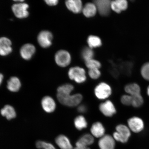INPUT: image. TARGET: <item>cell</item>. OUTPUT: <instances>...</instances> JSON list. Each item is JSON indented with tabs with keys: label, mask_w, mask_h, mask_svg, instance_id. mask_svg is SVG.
I'll list each match as a JSON object with an SVG mask.
<instances>
[{
	"label": "cell",
	"mask_w": 149,
	"mask_h": 149,
	"mask_svg": "<svg viewBox=\"0 0 149 149\" xmlns=\"http://www.w3.org/2000/svg\"><path fill=\"white\" fill-rule=\"evenodd\" d=\"M41 103L43 109L46 112L51 113L55 111L56 108V102L51 97H44L42 99Z\"/></svg>",
	"instance_id": "cell-14"
},
{
	"label": "cell",
	"mask_w": 149,
	"mask_h": 149,
	"mask_svg": "<svg viewBox=\"0 0 149 149\" xmlns=\"http://www.w3.org/2000/svg\"><path fill=\"white\" fill-rule=\"evenodd\" d=\"M29 7V5L26 3H20L13 5L12 9L16 17L24 18L29 16V13L27 10Z\"/></svg>",
	"instance_id": "cell-8"
},
{
	"label": "cell",
	"mask_w": 149,
	"mask_h": 149,
	"mask_svg": "<svg viewBox=\"0 0 149 149\" xmlns=\"http://www.w3.org/2000/svg\"><path fill=\"white\" fill-rule=\"evenodd\" d=\"M3 78V74L0 73V85H1L2 82Z\"/></svg>",
	"instance_id": "cell-37"
},
{
	"label": "cell",
	"mask_w": 149,
	"mask_h": 149,
	"mask_svg": "<svg viewBox=\"0 0 149 149\" xmlns=\"http://www.w3.org/2000/svg\"><path fill=\"white\" fill-rule=\"evenodd\" d=\"M67 8L74 13H79L82 9V4L80 0H68L66 1Z\"/></svg>",
	"instance_id": "cell-18"
},
{
	"label": "cell",
	"mask_w": 149,
	"mask_h": 149,
	"mask_svg": "<svg viewBox=\"0 0 149 149\" xmlns=\"http://www.w3.org/2000/svg\"><path fill=\"white\" fill-rule=\"evenodd\" d=\"M81 55L82 58L86 61L93 59L94 53L91 48L85 47L82 51Z\"/></svg>",
	"instance_id": "cell-28"
},
{
	"label": "cell",
	"mask_w": 149,
	"mask_h": 149,
	"mask_svg": "<svg viewBox=\"0 0 149 149\" xmlns=\"http://www.w3.org/2000/svg\"><path fill=\"white\" fill-rule=\"evenodd\" d=\"M1 114L6 117L8 120H10L16 117L15 111L13 107L10 105H6L1 110Z\"/></svg>",
	"instance_id": "cell-24"
},
{
	"label": "cell",
	"mask_w": 149,
	"mask_h": 149,
	"mask_svg": "<svg viewBox=\"0 0 149 149\" xmlns=\"http://www.w3.org/2000/svg\"><path fill=\"white\" fill-rule=\"evenodd\" d=\"M87 42L91 48L99 47L102 44L101 40L99 37L92 35L88 37Z\"/></svg>",
	"instance_id": "cell-26"
},
{
	"label": "cell",
	"mask_w": 149,
	"mask_h": 149,
	"mask_svg": "<svg viewBox=\"0 0 149 149\" xmlns=\"http://www.w3.org/2000/svg\"><path fill=\"white\" fill-rule=\"evenodd\" d=\"M146 92L147 94H148V96L149 97V85L147 87Z\"/></svg>",
	"instance_id": "cell-38"
},
{
	"label": "cell",
	"mask_w": 149,
	"mask_h": 149,
	"mask_svg": "<svg viewBox=\"0 0 149 149\" xmlns=\"http://www.w3.org/2000/svg\"><path fill=\"white\" fill-rule=\"evenodd\" d=\"M57 97L62 105L70 107H77L83 100L82 95L79 93L64 96L57 95Z\"/></svg>",
	"instance_id": "cell-1"
},
{
	"label": "cell",
	"mask_w": 149,
	"mask_h": 149,
	"mask_svg": "<svg viewBox=\"0 0 149 149\" xmlns=\"http://www.w3.org/2000/svg\"><path fill=\"white\" fill-rule=\"evenodd\" d=\"M37 148L42 149H56L53 145L50 143L42 141H39L36 143Z\"/></svg>",
	"instance_id": "cell-31"
},
{
	"label": "cell",
	"mask_w": 149,
	"mask_h": 149,
	"mask_svg": "<svg viewBox=\"0 0 149 149\" xmlns=\"http://www.w3.org/2000/svg\"><path fill=\"white\" fill-rule=\"evenodd\" d=\"M88 74L91 79H96L99 78L101 75V72L98 69H89Z\"/></svg>",
	"instance_id": "cell-33"
},
{
	"label": "cell",
	"mask_w": 149,
	"mask_h": 149,
	"mask_svg": "<svg viewBox=\"0 0 149 149\" xmlns=\"http://www.w3.org/2000/svg\"><path fill=\"white\" fill-rule=\"evenodd\" d=\"M127 7V2L125 0H116L112 1L111 3V8L117 13L125 10Z\"/></svg>",
	"instance_id": "cell-19"
},
{
	"label": "cell",
	"mask_w": 149,
	"mask_h": 149,
	"mask_svg": "<svg viewBox=\"0 0 149 149\" xmlns=\"http://www.w3.org/2000/svg\"><path fill=\"white\" fill-rule=\"evenodd\" d=\"M53 38V36L51 33L49 31H44L39 33L37 40L42 47L46 48L51 46Z\"/></svg>",
	"instance_id": "cell-9"
},
{
	"label": "cell",
	"mask_w": 149,
	"mask_h": 149,
	"mask_svg": "<svg viewBox=\"0 0 149 149\" xmlns=\"http://www.w3.org/2000/svg\"><path fill=\"white\" fill-rule=\"evenodd\" d=\"M74 89V87L72 84L67 83L61 85L57 89V95H67L72 94Z\"/></svg>",
	"instance_id": "cell-23"
},
{
	"label": "cell",
	"mask_w": 149,
	"mask_h": 149,
	"mask_svg": "<svg viewBox=\"0 0 149 149\" xmlns=\"http://www.w3.org/2000/svg\"><path fill=\"white\" fill-rule=\"evenodd\" d=\"M144 100L141 94L132 96V105L134 108L140 107L143 105Z\"/></svg>",
	"instance_id": "cell-27"
},
{
	"label": "cell",
	"mask_w": 149,
	"mask_h": 149,
	"mask_svg": "<svg viewBox=\"0 0 149 149\" xmlns=\"http://www.w3.org/2000/svg\"><path fill=\"white\" fill-rule=\"evenodd\" d=\"M55 60L56 63L59 66L66 67L70 64V55L68 52L65 50H60L56 53Z\"/></svg>",
	"instance_id": "cell-7"
},
{
	"label": "cell",
	"mask_w": 149,
	"mask_h": 149,
	"mask_svg": "<svg viewBox=\"0 0 149 149\" xmlns=\"http://www.w3.org/2000/svg\"><path fill=\"white\" fill-rule=\"evenodd\" d=\"M105 128L103 124L100 122H96L91 126L90 131L93 136L100 138L105 135Z\"/></svg>",
	"instance_id": "cell-12"
},
{
	"label": "cell",
	"mask_w": 149,
	"mask_h": 149,
	"mask_svg": "<svg viewBox=\"0 0 149 149\" xmlns=\"http://www.w3.org/2000/svg\"><path fill=\"white\" fill-rule=\"evenodd\" d=\"M113 136L115 141L123 143L127 142L131 135V130L128 126L120 124L116 127Z\"/></svg>",
	"instance_id": "cell-2"
},
{
	"label": "cell",
	"mask_w": 149,
	"mask_h": 149,
	"mask_svg": "<svg viewBox=\"0 0 149 149\" xmlns=\"http://www.w3.org/2000/svg\"><path fill=\"white\" fill-rule=\"evenodd\" d=\"M68 75L70 79L78 84H82L86 81L85 70L79 67L70 68L68 72Z\"/></svg>",
	"instance_id": "cell-4"
},
{
	"label": "cell",
	"mask_w": 149,
	"mask_h": 149,
	"mask_svg": "<svg viewBox=\"0 0 149 149\" xmlns=\"http://www.w3.org/2000/svg\"><path fill=\"white\" fill-rule=\"evenodd\" d=\"M21 86V82L17 77H11L7 81V88L11 92H18Z\"/></svg>",
	"instance_id": "cell-22"
},
{
	"label": "cell",
	"mask_w": 149,
	"mask_h": 149,
	"mask_svg": "<svg viewBox=\"0 0 149 149\" xmlns=\"http://www.w3.org/2000/svg\"><path fill=\"white\" fill-rule=\"evenodd\" d=\"M35 50L36 49L33 45L30 44H26L22 46L20 49V55L25 60H29L34 54Z\"/></svg>",
	"instance_id": "cell-15"
},
{
	"label": "cell",
	"mask_w": 149,
	"mask_h": 149,
	"mask_svg": "<svg viewBox=\"0 0 149 149\" xmlns=\"http://www.w3.org/2000/svg\"><path fill=\"white\" fill-rule=\"evenodd\" d=\"M94 142V137L91 134H85L81 136L76 143V146L88 147Z\"/></svg>",
	"instance_id": "cell-17"
},
{
	"label": "cell",
	"mask_w": 149,
	"mask_h": 149,
	"mask_svg": "<svg viewBox=\"0 0 149 149\" xmlns=\"http://www.w3.org/2000/svg\"><path fill=\"white\" fill-rule=\"evenodd\" d=\"M115 141L111 135L105 134L99 140L98 146L100 149H115Z\"/></svg>",
	"instance_id": "cell-10"
},
{
	"label": "cell",
	"mask_w": 149,
	"mask_h": 149,
	"mask_svg": "<svg viewBox=\"0 0 149 149\" xmlns=\"http://www.w3.org/2000/svg\"><path fill=\"white\" fill-rule=\"evenodd\" d=\"M120 102L123 105L126 106L132 105V96L126 94L123 95L121 97Z\"/></svg>",
	"instance_id": "cell-32"
},
{
	"label": "cell",
	"mask_w": 149,
	"mask_h": 149,
	"mask_svg": "<svg viewBox=\"0 0 149 149\" xmlns=\"http://www.w3.org/2000/svg\"><path fill=\"white\" fill-rule=\"evenodd\" d=\"M74 124L76 129L81 131L87 128L88 122L85 117L82 115H80L74 118Z\"/></svg>",
	"instance_id": "cell-21"
},
{
	"label": "cell",
	"mask_w": 149,
	"mask_h": 149,
	"mask_svg": "<svg viewBox=\"0 0 149 149\" xmlns=\"http://www.w3.org/2000/svg\"><path fill=\"white\" fill-rule=\"evenodd\" d=\"M88 109L87 106L84 104H80L77 107V111L80 113H84L87 112Z\"/></svg>",
	"instance_id": "cell-34"
},
{
	"label": "cell",
	"mask_w": 149,
	"mask_h": 149,
	"mask_svg": "<svg viewBox=\"0 0 149 149\" xmlns=\"http://www.w3.org/2000/svg\"><path fill=\"white\" fill-rule=\"evenodd\" d=\"M127 125L131 131L134 133H140L144 129V121L139 117L134 116L130 117L127 120Z\"/></svg>",
	"instance_id": "cell-5"
},
{
	"label": "cell",
	"mask_w": 149,
	"mask_h": 149,
	"mask_svg": "<svg viewBox=\"0 0 149 149\" xmlns=\"http://www.w3.org/2000/svg\"><path fill=\"white\" fill-rule=\"evenodd\" d=\"M74 149H90L88 147L76 146Z\"/></svg>",
	"instance_id": "cell-36"
},
{
	"label": "cell",
	"mask_w": 149,
	"mask_h": 149,
	"mask_svg": "<svg viewBox=\"0 0 149 149\" xmlns=\"http://www.w3.org/2000/svg\"><path fill=\"white\" fill-rule=\"evenodd\" d=\"M55 142L61 149H73L70 139L65 135L58 136L55 139Z\"/></svg>",
	"instance_id": "cell-16"
},
{
	"label": "cell",
	"mask_w": 149,
	"mask_h": 149,
	"mask_svg": "<svg viewBox=\"0 0 149 149\" xmlns=\"http://www.w3.org/2000/svg\"><path fill=\"white\" fill-rule=\"evenodd\" d=\"M85 64L89 69H99L101 66V64L100 62L93 59L86 61Z\"/></svg>",
	"instance_id": "cell-29"
},
{
	"label": "cell",
	"mask_w": 149,
	"mask_h": 149,
	"mask_svg": "<svg viewBox=\"0 0 149 149\" xmlns=\"http://www.w3.org/2000/svg\"><path fill=\"white\" fill-rule=\"evenodd\" d=\"M124 91L127 94L133 96L141 94V88L138 84L131 83L128 84L125 86Z\"/></svg>",
	"instance_id": "cell-20"
},
{
	"label": "cell",
	"mask_w": 149,
	"mask_h": 149,
	"mask_svg": "<svg viewBox=\"0 0 149 149\" xmlns=\"http://www.w3.org/2000/svg\"><path fill=\"white\" fill-rule=\"evenodd\" d=\"M12 42L5 37L0 38V55L6 56L12 51Z\"/></svg>",
	"instance_id": "cell-13"
},
{
	"label": "cell",
	"mask_w": 149,
	"mask_h": 149,
	"mask_svg": "<svg viewBox=\"0 0 149 149\" xmlns=\"http://www.w3.org/2000/svg\"><path fill=\"white\" fill-rule=\"evenodd\" d=\"M99 109L104 116L108 117H112L116 114L117 110L112 102L106 100L99 106Z\"/></svg>",
	"instance_id": "cell-6"
},
{
	"label": "cell",
	"mask_w": 149,
	"mask_h": 149,
	"mask_svg": "<svg viewBox=\"0 0 149 149\" xmlns=\"http://www.w3.org/2000/svg\"><path fill=\"white\" fill-rule=\"evenodd\" d=\"M111 1L109 0H97L94 3L100 14L102 16H107L110 12Z\"/></svg>",
	"instance_id": "cell-11"
},
{
	"label": "cell",
	"mask_w": 149,
	"mask_h": 149,
	"mask_svg": "<svg viewBox=\"0 0 149 149\" xmlns=\"http://www.w3.org/2000/svg\"><path fill=\"white\" fill-rule=\"evenodd\" d=\"M45 1L47 4L51 6L56 5L58 3V1L57 0H46Z\"/></svg>",
	"instance_id": "cell-35"
},
{
	"label": "cell",
	"mask_w": 149,
	"mask_h": 149,
	"mask_svg": "<svg viewBox=\"0 0 149 149\" xmlns=\"http://www.w3.org/2000/svg\"><path fill=\"white\" fill-rule=\"evenodd\" d=\"M96 10V7L95 4L92 3H88L84 7L83 12L86 17H91L94 16L95 15Z\"/></svg>",
	"instance_id": "cell-25"
},
{
	"label": "cell",
	"mask_w": 149,
	"mask_h": 149,
	"mask_svg": "<svg viewBox=\"0 0 149 149\" xmlns=\"http://www.w3.org/2000/svg\"><path fill=\"white\" fill-rule=\"evenodd\" d=\"M112 90L109 84L105 82L99 83L95 87V95L98 99L100 100H106L111 96Z\"/></svg>",
	"instance_id": "cell-3"
},
{
	"label": "cell",
	"mask_w": 149,
	"mask_h": 149,
	"mask_svg": "<svg viewBox=\"0 0 149 149\" xmlns=\"http://www.w3.org/2000/svg\"><path fill=\"white\" fill-rule=\"evenodd\" d=\"M141 74L146 81H149V62L145 63L141 69Z\"/></svg>",
	"instance_id": "cell-30"
}]
</instances>
